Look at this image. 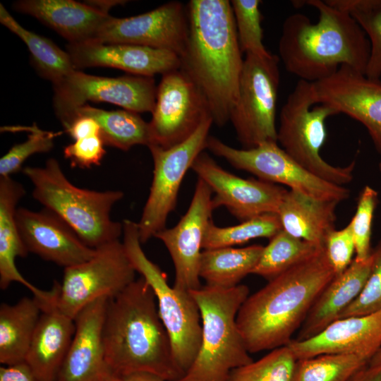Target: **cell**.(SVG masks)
I'll return each mask as SVG.
<instances>
[{"label": "cell", "instance_id": "obj_16", "mask_svg": "<svg viewBox=\"0 0 381 381\" xmlns=\"http://www.w3.org/2000/svg\"><path fill=\"white\" fill-rule=\"evenodd\" d=\"M188 33L186 6L178 1L128 18L111 16L101 27L95 41L128 44L183 54Z\"/></svg>", "mask_w": 381, "mask_h": 381}, {"label": "cell", "instance_id": "obj_31", "mask_svg": "<svg viewBox=\"0 0 381 381\" xmlns=\"http://www.w3.org/2000/svg\"><path fill=\"white\" fill-rule=\"evenodd\" d=\"M0 22L21 39L28 47L37 73L53 84L75 71L71 57L49 39L20 25L0 4Z\"/></svg>", "mask_w": 381, "mask_h": 381}, {"label": "cell", "instance_id": "obj_46", "mask_svg": "<svg viewBox=\"0 0 381 381\" xmlns=\"http://www.w3.org/2000/svg\"><path fill=\"white\" fill-rule=\"evenodd\" d=\"M119 377L121 381H166L161 376L148 372H135Z\"/></svg>", "mask_w": 381, "mask_h": 381}, {"label": "cell", "instance_id": "obj_4", "mask_svg": "<svg viewBox=\"0 0 381 381\" xmlns=\"http://www.w3.org/2000/svg\"><path fill=\"white\" fill-rule=\"evenodd\" d=\"M305 4L318 10V20L314 23L301 13L284 20L278 50L285 69L310 83L330 76L341 65L365 74L370 46L358 23L325 1L307 0Z\"/></svg>", "mask_w": 381, "mask_h": 381}, {"label": "cell", "instance_id": "obj_24", "mask_svg": "<svg viewBox=\"0 0 381 381\" xmlns=\"http://www.w3.org/2000/svg\"><path fill=\"white\" fill-rule=\"evenodd\" d=\"M75 327L74 319L59 310L56 300L42 308L25 359L40 381L57 380Z\"/></svg>", "mask_w": 381, "mask_h": 381}, {"label": "cell", "instance_id": "obj_21", "mask_svg": "<svg viewBox=\"0 0 381 381\" xmlns=\"http://www.w3.org/2000/svg\"><path fill=\"white\" fill-rule=\"evenodd\" d=\"M109 299L92 301L74 318L75 332L56 381H102L108 370L103 332Z\"/></svg>", "mask_w": 381, "mask_h": 381}, {"label": "cell", "instance_id": "obj_11", "mask_svg": "<svg viewBox=\"0 0 381 381\" xmlns=\"http://www.w3.org/2000/svg\"><path fill=\"white\" fill-rule=\"evenodd\" d=\"M212 124V117L207 116L185 141L167 149L156 145L148 146L154 169L150 193L137 223L141 243L166 228L169 214L176 207L181 182L195 159L206 149Z\"/></svg>", "mask_w": 381, "mask_h": 381}, {"label": "cell", "instance_id": "obj_45", "mask_svg": "<svg viewBox=\"0 0 381 381\" xmlns=\"http://www.w3.org/2000/svg\"><path fill=\"white\" fill-rule=\"evenodd\" d=\"M349 381H381V365H367L357 372Z\"/></svg>", "mask_w": 381, "mask_h": 381}, {"label": "cell", "instance_id": "obj_9", "mask_svg": "<svg viewBox=\"0 0 381 381\" xmlns=\"http://www.w3.org/2000/svg\"><path fill=\"white\" fill-rule=\"evenodd\" d=\"M279 63V56L272 53L246 54L238 99L229 116L243 149L268 142L277 143Z\"/></svg>", "mask_w": 381, "mask_h": 381}, {"label": "cell", "instance_id": "obj_47", "mask_svg": "<svg viewBox=\"0 0 381 381\" xmlns=\"http://www.w3.org/2000/svg\"><path fill=\"white\" fill-rule=\"evenodd\" d=\"M368 365H381V347L375 353V355L370 359Z\"/></svg>", "mask_w": 381, "mask_h": 381}, {"label": "cell", "instance_id": "obj_8", "mask_svg": "<svg viewBox=\"0 0 381 381\" xmlns=\"http://www.w3.org/2000/svg\"><path fill=\"white\" fill-rule=\"evenodd\" d=\"M123 244L136 272L152 289L159 318L170 339L174 361L185 373L198 352L202 336L200 310L190 291L170 286L167 275L144 253L137 223L123 220Z\"/></svg>", "mask_w": 381, "mask_h": 381}, {"label": "cell", "instance_id": "obj_10", "mask_svg": "<svg viewBox=\"0 0 381 381\" xmlns=\"http://www.w3.org/2000/svg\"><path fill=\"white\" fill-rule=\"evenodd\" d=\"M206 149L224 159L236 169L248 171L259 179L286 186L289 190L339 203L350 197V190L326 181L297 163L275 142L250 149H238L210 136Z\"/></svg>", "mask_w": 381, "mask_h": 381}, {"label": "cell", "instance_id": "obj_32", "mask_svg": "<svg viewBox=\"0 0 381 381\" xmlns=\"http://www.w3.org/2000/svg\"><path fill=\"white\" fill-rule=\"evenodd\" d=\"M323 248L282 229L264 246L251 274L270 281L313 257Z\"/></svg>", "mask_w": 381, "mask_h": 381}, {"label": "cell", "instance_id": "obj_37", "mask_svg": "<svg viewBox=\"0 0 381 381\" xmlns=\"http://www.w3.org/2000/svg\"><path fill=\"white\" fill-rule=\"evenodd\" d=\"M230 2L242 52L258 55L270 54L263 44L261 1L231 0Z\"/></svg>", "mask_w": 381, "mask_h": 381}, {"label": "cell", "instance_id": "obj_15", "mask_svg": "<svg viewBox=\"0 0 381 381\" xmlns=\"http://www.w3.org/2000/svg\"><path fill=\"white\" fill-rule=\"evenodd\" d=\"M191 169L214 193V208L225 207L241 222L265 214H277L288 190L259 179L236 176L224 169L204 151L195 159Z\"/></svg>", "mask_w": 381, "mask_h": 381}, {"label": "cell", "instance_id": "obj_3", "mask_svg": "<svg viewBox=\"0 0 381 381\" xmlns=\"http://www.w3.org/2000/svg\"><path fill=\"white\" fill-rule=\"evenodd\" d=\"M335 276L323 248L249 295L236 317L248 352L286 346L319 294Z\"/></svg>", "mask_w": 381, "mask_h": 381}, {"label": "cell", "instance_id": "obj_34", "mask_svg": "<svg viewBox=\"0 0 381 381\" xmlns=\"http://www.w3.org/2000/svg\"><path fill=\"white\" fill-rule=\"evenodd\" d=\"M350 14L365 32L370 46L365 75L381 80V0H325Z\"/></svg>", "mask_w": 381, "mask_h": 381}, {"label": "cell", "instance_id": "obj_40", "mask_svg": "<svg viewBox=\"0 0 381 381\" xmlns=\"http://www.w3.org/2000/svg\"><path fill=\"white\" fill-rule=\"evenodd\" d=\"M372 256L373 265L367 281L359 295L339 319L368 315L381 310V241L372 250Z\"/></svg>", "mask_w": 381, "mask_h": 381}, {"label": "cell", "instance_id": "obj_6", "mask_svg": "<svg viewBox=\"0 0 381 381\" xmlns=\"http://www.w3.org/2000/svg\"><path fill=\"white\" fill-rule=\"evenodd\" d=\"M190 292L200 310L201 341L193 363L177 381H226L233 369L253 361L236 322L249 288L245 284L229 289L205 285Z\"/></svg>", "mask_w": 381, "mask_h": 381}, {"label": "cell", "instance_id": "obj_38", "mask_svg": "<svg viewBox=\"0 0 381 381\" xmlns=\"http://www.w3.org/2000/svg\"><path fill=\"white\" fill-rule=\"evenodd\" d=\"M24 129L30 133L27 140L14 145L0 159L1 177L11 176L18 172L24 162L31 155L50 151L54 147V138L60 134L43 131L35 123Z\"/></svg>", "mask_w": 381, "mask_h": 381}, {"label": "cell", "instance_id": "obj_22", "mask_svg": "<svg viewBox=\"0 0 381 381\" xmlns=\"http://www.w3.org/2000/svg\"><path fill=\"white\" fill-rule=\"evenodd\" d=\"M287 346L297 360L324 353H360L372 356L381 347V310L337 320L316 336L292 339Z\"/></svg>", "mask_w": 381, "mask_h": 381}, {"label": "cell", "instance_id": "obj_17", "mask_svg": "<svg viewBox=\"0 0 381 381\" xmlns=\"http://www.w3.org/2000/svg\"><path fill=\"white\" fill-rule=\"evenodd\" d=\"M212 195L210 186L198 178L186 214L176 226L155 236L170 254L175 269L174 286L179 289L190 291L202 286L199 265L205 234L214 210Z\"/></svg>", "mask_w": 381, "mask_h": 381}, {"label": "cell", "instance_id": "obj_14", "mask_svg": "<svg viewBox=\"0 0 381 381\" xmlns=\"http://www.w3.org/2000/svg\"><path fill=\"white\" fill-rule=\"evenodd\" d=\"M152 114L150 145L164 149L187 140L210 116L205 97L180 69L162 75Z\"/></svg>", "mask_w": 381, "mask_h": 381}, {"label": "cell", "instance_id": "obj_30", "mask_svg": "<svg viewBox=\"0 0 381 381\" xmlns=\"http://www.w3.org/2000/svg\"><path fill=\"white\" fill-rule=\"evenodd\" d=\"M77 116L95 119L99 126L100 136L107 145L128 151L135 145L148 146L150 144L149 123L138 113L126 109L106 111L85 104L75 111L67 124Z\"/></svg>", "mask_w": 381, "mask_h": 381}, {"label": "cell", "instance_id": "obj_36", "mask_svg": "<svg viewBox=\"0 0 381 381\" xmlns=\"http://www.w3.org/2000/svg\"><path fill=\"white\" fill-rule=\"evenodd\" d=\"M297 359L286 345L233 369L226 381H292Z\"/></svg>", "mask_w": 381, "mask_h": 381}, {"label": "cell", "instance_id": "obj_23", "mask_svg": "<svg viewBox=\"0 0 381 381\" xmlns=\"http://www.w3.org/2000/svg\"><path fill=\"white\" fill-rule=\"evenodd\" d=\"M14 10L32 16L54 30L68 43L94 40L104 23L111 17L109 11L92 1L20 0Z\"/></svg>", "mask_w": 381, "mask_h": 381}, {"label": "cell", "instance_id": "obj_43", "mask_svg": "<svg viewBox=\"0 0 381 381\" xmlns=\"http://www.w3.org/2000/svg\"><path fill=\"white\" fill-rule=\"evenodd\" d=\"M75 140L92 136H100V128L97 121L88 116H77L64 126Z\"/></svg>", "mask_w": 381, "mask_h": 381}, {"label": "cell", "instance_id": "obj_44", "mask_svg": "<svg viewBox=\"0 0 381 381\" xmlns=\"http://www.w3.org/2000/svg\"><path fill=\"white\" fill-rule=\"evenodd\" d=\"M0 381H40L24 361L0 368Z\"/></svg>", "mask_w": 381, "mask_h": 381}, {"label": "cell", "instance_id": "obj_49", "mask_svg": "<svg viewBox=\"0 0 381 381\" xmlns=\"http://www.w3.org/2000/svg\"><path fill=\"white\" fill-rule=\"evenodd\" d=\"M378 169H379V171L381 174V160L380 161L379 164H378Z\"/></svg>", "mask_w": 381, "mask_h": 381}, {"label": "cell", "instance_id": "obj_35", "mask_svg": "<svg viewBox=\"0 0 381 381\" xmlns=\"http://www.w3.org/2000/svg\"><path fill=\"white\" fill-rule=\"evenodd\" d=\"M282 229L277 214H265L227 227H219L211 221L206 229L204 250L233 247L257 238H272Z\"/></svg>", "mask_w": 381, "mask_h": 381}, {"label": "cell", "instance_id": "obj_1", "mask_svg": "<svg viewBox=\"0 0 381 381\" xmlns=\"http://www.w3.org/2000/svg\"><path fill=\"white\" fill-rule=\"evenodd\" d=\"M179 69L205 97L213 123L224 126L238 95L244 59L228 0H190Z\"/></svg>", "mask_w": 381, "mask_h": 381}, {"label": "cell", "instance_id": "obj_19", "mask_svg": "<svg viewBox=\"0 0 381 381\" xmlns=\"http://www.w3.org/2000/svg\"><path fill=\"white\" fill-rule=\"evenodd\" d=\"M16 222L23 242L30 253L64 268L90 259L96 248L87 246L56 214L44 208L35 212L19 207Z\"/></svg>", "mask_w": 381, "mask_h": 381}, {"label": "cell", "instance_id": "obj_20", "mask_svg": "<svg viewBox=\"0 0 381 381\" xmlns=\"http://www.w3.org/2000/svg\"><path fill=\"white\" fill-rule=\"evenodd\" d=\"M66 52L75 70L95 66L111 67L136 75L153 77L180 68V58L175 53L145 46L104 44L90 40L68 43Z\"/></svg>", "mask_w": 381, "mask_h": 381}, {"label": "cell", "instance_id": "obj_26", "mask_svg": "<svg viewBox=\"0 0 381 381\" xmlns=\"http://www.w3.org/2000/svg\"><path fill=\"white\" fill-rule=\"evenodd\" d=\"M372 265L371 253L365 260L354 258L342 273L336 275L319 294L293 339H310L338 320L359 295L370 275Z\"/></svg>", "mask_w": 381, "mask_h": 381}, {"label": "cell", "instance_id": "obj_2", "mask_svg": "<svg viewBox=\"0 0 381 381\" xmlns=\"http://www.w3.org/2000/svg\"><path fill=\"white\" fill-rule=\"evenodd\" d=\"M103 339L106 365L116 376L148 372L177 381L184 375L174 361L155 294L142 277L109 299Z\"/></svg>", "mask_w": 381, "mask_h": 381}, {"label": "cell", "instance_id": "obj_33", "mask_svg": "<svg viewBox=\"0 0 381 381\" xmlns=\"http://www.w3.org/2000/svg\"><path fill=\"white\" fill-rule=\"evenodd\" d=\"M371 358L366 353H332L299 359L292 381H349Z\"/></svg>", "mask_w": 381, "mask_h": 381}, {"label": "cell", "instance_id": "obj_18", "mask_svg": "<svg viewBox=\"0 0 381 381\" xmlns=\"http://www.w3.org/2000/svg\"><path fill=\"white\" fill-rule=\"evenodd\" d=\"M315 104H325L358 121L381 154V80L341 65L330 76L311 83Z\"/></svg>", "mask_w": 381, "mask_h": 381}, {"label": "cell", "instance_id": "obj_7", "mask_svg": "<svg viewBox=\"0 0 381 381\" xmlns=\"http://www.w3.org/2000/svg\"><path fill=\"white\" fill-rule=\"evenodd\" d=\"M337 114L329 105L316 104L312 83L298 80L281 109L277 143L315 176L344 186L353 180L356 161L344 167L334 166L325 160L320 153L327 138L325 121Z\"/></svg>", "mask_w": 381, "mask_h": 381}, {"label": "cell", "instance_id": "obj_28", "mask_svg": "<svg viewBox=\"0 0 381 381\" xmlns=\"http://www.w3.org/2000/svg\"><path fill=\"white\" fill-rule=\"evenodd\" d=\"M42 309L35 297L25 296L13 305L0 306V363L24 362Z\"/></svg>", "mask_w": 381, "mask_h": 381}, {"label": "cell", "instance_id": "obj_39", "mask_svg": "<svg viewBox=\"0 0 381 381\" xmlns=\"http://www.w3.org/2000/svg\"><path fill=\"white\" fill-rule=\"evenodd\" d=\"M378 201V193L365 186L359 196L354 216L349 222L355 243V259L365 260L372 253L370 240L373 214Z\"/></svg>", "mask_w": 381, "mask_h": 381}, {"label": "cell", "instance_id": "obj_12", "mask_svg": "<svg viewBox=\"0 0 381 381\" xmlns=\"http://www.w3.org/2000/svg\"><path fill=\"white\" fill-rule=\"evenodd\" d=\"M136 270L123 242L116 240L96 248L88 260L64 268L56 305L74 319L87 305L102 298H114L135 280Z\"/></svg>", "mask_w": 381, "mask_h": 381}, {"label": "cell", "instance_id": "obj_41", "mask_svg": "<svg viewBox=\"0 0 381 381\" xmlns=\"http://www.w3.org/2000/svg\"><path fill=\"white\" fill-rule=\"evenodd\" d=\"M325 251L335 275L342 273L352 262L355 243L349 223L344 228L332 231L327 236Z\"/></svg>", "mask_w": 381, "mask_h": 381}, {"label": "cell", "instance_id": "obj_13", "mask_svg": "<svg viewBox=\"0 0 381 381\" xmlns=\"http://www.w3.org/2000/svg\"><path fill=\"white\" fill-rule=\"evenodd\" d=\"M157 89L153 77H101L75 70L53 84V106L63 126L88 101L106 102L136 113L152 112Z\"/></svg>", "mask_w": 381, "mask_h": 381}, {"label": "cell", "instance_id": "obj_29", "mask_svg": "<svg viewBox=\"0 0 381 381\" xmlns=\"http://www.w3.org/2000/svg\"><path fill=\"white\" fill-rule=\"evenodd\" d=\"M263 248L261 245H252L204 250L200 260L199 277L208 286L234 287L252 273Z\"/></svg>", "mask_w": 381, "mask_h": 381}, {"label": "cell", "instance_id": "obj_48", "mask_svg": "<svg viewBox=\"0 0 381 381\" xmlns=\"http://www.w3.org/2000/svg\"><path fill=\"white\" fill-rule=\"evenodd\" d=\"M102 381H121V380L119 377L111 374L109 370H107L102 377Z\"/></svg>", "mask_w": 381, "mask_h": 381}, {"label": "cell", "instance_id": "obj_25", "mask_svg": "<svg viewBox=\"0 0 381 381\" xmlns=\"http://www.w3.org/2000/svg\"><path fill=\"white\" fill-rule=\"evenodd\" d=\"M25 195L24 187L11 176L0 179V288L7 289L12 282H18L42 303L50 302L55 294L52 288L44 291L29 282L16 265L17 257H26L27 250L18 227L16 213L17 204Z\"/></svg>", "mask_w": 381, "mask_h": 381}, {"label": "cell", "instance_id": "obj_5", "mask_svg": "<svg viewBox=\"0 0 381 381\" xmlns=\"http://www.w3.org/2000/svg\"><path fill=\"white\" fill-rule=\"evenodd\" d=\"M22 171L33 185V198L64 221L87 246L97 248L119 240L123 224L111 220L110 213L123 192L78 188L54 158L43 167H25Z\"/></svg>", "mask_w": 381, "mask_h": 381}, {"label": "cell", "instance_id": "obj_42", "mask_svg": "<svg viewBox=\"0 0 381 381\" xmlns=\"http://www.w3.org/2000/svg\"><path fill=\"white\" fill-rule=\"evenodd\" d=\"M99 135L75 140L64 149V157L69 159L73 167L90 168L99 165L106 152Z\"/></svg>", "mask_w": 381, "mask_h": 381}, {"label": "cell", "instance_id": "obj_27", "mask_svg": "<svg viewBox=\"0 0 381 381\" xmlns=\"http://www.w3.org/2000/svg\"><path fill=\"white\" fill-rule=\"evenodd\" d=\"M338 202L315 198L288 190L277 214L282 229L288 234L324 246L328 234L335 229Z\"/></svg>", "mask_w": 381, "mask_h": 381}]
</instances>
